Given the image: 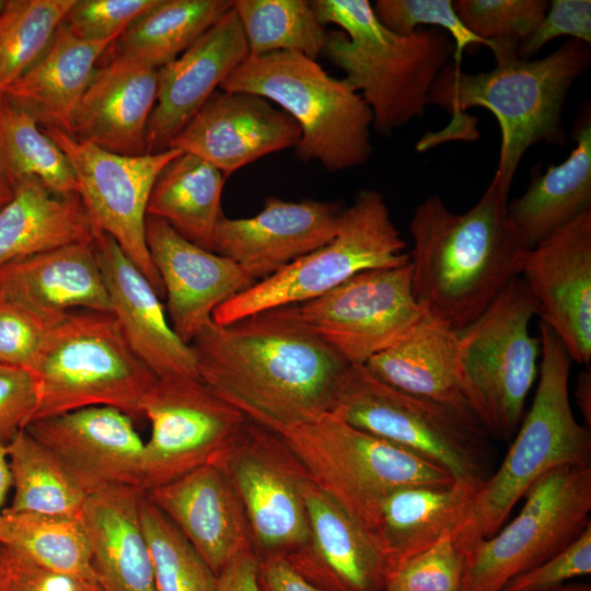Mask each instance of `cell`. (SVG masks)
I'll return each instance as SVG.
<instances>
[{"mask_svg": "<svg viewBox=\"0 0 591 591\" xmlns=\"http://www.w3.org/2000/svg\"><path fill=\"white\" fill-rule=\"evenodd\" d=\"M36 403L35 381L27 370H0V443L7 444L30 424Z\"/></svg>", "mask_w": 591, "mask_h": 591, "instance_id": "50", "label": "cell"}, {"mask_svg": "<svg viewBox=\"0 0 591 591\" xmlns=\"http://www.w3.org/2000/svg\"><path fill=\"white\" fill-rule=\"evenodd\" d=\"M591 573V523L564 549L511 579L502 591H546Z\"/></svg>", "mask_w": 591, "mask_h": 591, "instance_id": "46", "label": "cell"}, {"mask_svg": "<svg viewBox=\"0 0 591 591\" xmlns=\"http://www.w3.org/2000/svg\"><path fill=\"white\" fill-rule=\"evenodd\" d=\"M225 179L210 163L182 152L158 175L147 216L164 220L189 242L212 251L217 225L224 216L221 195Z\"/></svg>", "mask_w": 591, "mask_h": 591, "instance_id": "34", "label": "cell"}, {"mask_svg": "<svg viewBox=\"0 0 591 591\" xmlns=\"http://www.w3.org/2000/svg\"><path fill=\"white\" fill-rule=\"evenodd\" d=\"M545 0H457L454 8L465 27L477 37L493 40L530 36L543 20Z\"/></svg>", "mask_w": 591, "mask_h": 591, "instance_id": "43", "label": "cell"}, {"mask_svg": "<svg viewBox=\"0 0 591 591\" xmlns=\"http://www.w3.org/2000/svg\"><path fill=\"white\" fill-rule=\"evenodd\" d=\"M538 305L521 277L459 332L457 372L463 395L484 429L512 437L538 373L540 340L530 334Z\"/></svg>", "mask_w": 591, "mask_h": 591, "instance_id": "9", "label": "cell"}, {"mask_svg": "<svg viewBox=\"0 0 591 591\" xmlns=\"http://www.w3.org/2000/svg\"><path fill=\"white\" fill-rule=\"evenodd\" d=\"M300 136L298 124L268 100L218 89L170 148L205 160L228 177L267 154L296 148Z\"/></svg>", "mask_w": 591, "mask_h": 591, "instance_id": "19", "label": "cell"}, {"mask_svg": "<svg viewBox=\"0 0 591 591\" xmlns=\"http://www.w3.org/2000/svg\"><path fill=\"white\" fill-rule=\"evenodd\" d=\"M478 488L461 482L412 485L383 498L368 532L383 557L387 580L408 559L452 534Z\"/></svg>", "mask_w": 591, "mask_h": 591, "instance_id": "29", "label": "cell"}, {"mask_svg": "<svg viewBox=\"0 0 591 591\" xmlns=\"http://www.w3.org/2000/svg\"><path fill=\"white\" fill-rule=\"evenodd\" d=\"M559 36L591 43V1L552 0L534 32L518 45V55L531 59L547 43Z\"/></svg>", "mask_w": 591, "mask_h": 591, "instance_id": "48", "label": "cell"}, {"mask_svg": "<svg viewBox=\"0 0 591 591\" xmlns=\"http://www.w3.org/2000/svg\"><path fill=\"white\" fill-rule=\"evenodd\" d=\"M8 366L0 364V370L7 368Z\"/></svg>", "mask_w": 591, "mask_h": 591, "instance_id": "57", "label": "cell"}, {"mask_svg": "<svg viewBox=\"0 0 591 591\" xmlns=\"http://www.w3.org/2000/svg\"><path fill=\"white\" fill-rule=\"evenodd\" d=\"M218 591H262L258 557L254 549L239 553L217 575Z\"/></svg>", "mask_w": 591, "mask_h": 591, "instance_id": "52", "label": "cell"}, {"mask_svg": "<svg viewBox=\"0 0 591 591\" xmlns=\"http://www.w3.org/2000/svg\"><path fill=\"white\" fill-rule=\"evenodd\" d=\"M457 344L459 332L425 312L401 339L364 366L398 391L471 410L459 379Z\"/></svg>", "mask_w": 591, "mask_h": 591, "instance_id": "32", "label": "cell"}, {"mask_svg": "<svg viewBox=\"0 0 591 591\" xmlns=\"http://www.w3.org/2000/svg\"><path fill=\"white\" fill-rule=\"evenodd\" d=\"M143 494L138 487L105 488L90 494L80 512L103 591H155L140 517Z\"/></svg>", "mask_w": 591, "mask_h": 591, "instance_id": "28", "label": "cell"}, {"mask_svg": "<svg viewBox=\"0 0 591 591\" xmlns=\"http://www.w3.org/2000/svg\"><path fill=\"white\" fill-rule=\"evenodd\" d=\"M232 8L233 0H157L113 40L104 56L160 69Z\"/></svg>", "mask_w": 591, "mask_h": 591, "instance_id": "35", "label": "cell"}, {"mask_svg": "<svg viewBox=\"0 0 591 591\" xmlns=\"http://www.w3.org/2000/svg\"><path fill=\"white\" fill-rule=\"evenodd\" d=\"M281 437L310 479L369 530L380 502L412 485L449 486L441 466L362 431L332 414L293 427Z\"/></svg>", "mask_w": 591, "mask_h": 591, "instance_id": "10", "label": "cell"}, {"mask_svg": "<svg viewBox=\"0 0 591 591\" xmlns=\"http://www.w3.org/2000/svg\"><path fill=\"white\" fill-rule=\"evenodd\" d=\"M140 517L155 591H218L217 575L146 494L140 503Z\"/></svg>", "mask_w": 591, "mask_h": 591, "instance_id": "41", "label": "cell"}, {"mask_svg": "<svg viewBox=\"0 0 591 591\" xmlns=\"http://www.w3.org/2000/svg\"><path fill=\"white\" fill-rule=\"evenodd\" d=\"M220 89L275 103L299 126L297 157L328 172L363 165L372 154L373 116L361 95L315 59L296 51L247 57Z\"/></svg>", "mask_w": 591, "mask_h": 591, "instance_id": "6", "label": "cell"}, {"mask_svg": "<svg viewBox=\"0 0 591 591\" xmlns=\"http://www.w3.org/2000/svg\"><path fill=\"white\" fill-rule=\"evenodd\" d=\"M28 372L37 393L30 424L90 406L139 417L142 398L158 379L113 313L91 310L69 311L51 324Z\"/></svg>", "mask_w": 591, "mask_h": 591, "instance_id": "7", "label": "cell"}, {"mask_svg": "<svg viewBox=\"0 0 591 591\" xmlns=\"http://www.w3.org/2000/svg\"><path fill=\"white\" fill-rule=\"evenodd\" d=\"M49 326L25 306L0 298V364L28 371Z\"/></svg>", "mask_w": 591, "mask_h": 591, "instance_id": "47", "label": "cell"}, {"mask_svg": "<svg viewBox=\"0 0 591 591\" xmlns=\"http://www.w3.org/2000/svg\"><path fill=\"white\" fill-rule=\"evenodd\" d=\"M233 11L248 55L296 51L316 59L324 51L327 32L311 1L234 0Z\"/></svg>", "mask_w": 591, "mask_h": 591, "instance_id": "38", "label": "cell"}, {"mask_svg": "<svg viewBox=\"0 0 591 591\" xmlns=\"http://www.w3.org/2000/svg\"><path fill=\"white\" fill-rule=\"evenodd\" d=\"M144 494L216 575L239 553L254 549L243 505L221 466L197 467Z\"/></svg>", "mask_w": 591, "mask_h": 591, "instance_id": "23", "label": "cell"}, {"mask_svg": "<svg viewBox=\"0 0 591 591\" xmlns=\"http://www.w3.org/2000/svg\"><path fill=\"white\" fill-rule=\"evenodd\" d=\"M520 277L571 361L591 360V210L529 251Z\"/></svg>", "mask_w": 591, "mask_h": 591, "instance_id": "17", "label": "cell"}, {"mask_svg": "<svg viewBox=\"0 0 591 591\" xmlns=\"http://www.w3.org/2000/svg\"><path fill=\"white\" fill-rule=\"evenodd\" d=\"M99 230L78 194H58L36 177H22L0 208V268L73 244H93Z\"/></svg>", "mask_w": 591, "mask_h": 591, "instance_id": "31", "label": "cell"}, {"mask_svg": "<svg viewBox=\"0 0 591 591\" xmlns=\"http://www.w3.org/2000/svg\"><path fill=\"white\" fill-rule=\"evenodd\" d=\"M2 97H3V96L0 95V101H1Z\"/></svg>", "mask_w": 591, "mask_h": 591, "instance_id": "58", "label": "cell"}, {"mask_svg": "<svg viewBox=\"0 0 591 591\" xmlns=\"http://www.w3.org/2000/svg\"><path fill=\"white\" fill-rule=\"evenodd\" d=\"M0 591H103L100 583L49 571L0 544Z\"/></svg>", "mask_w": 591, "mask_h": 591, "instance_id": "49", "label": "cell"}, {"mask_svg": "<svg viewBox=\"0 0 591 591\" xmlns=\"http://www.w3.org/2000/svg\"><path fill=\"white\" fill-rule=\"evenodd\" d=\"M542 361L531 408L498 470L479 486L452 532L463 553L494 535L529 488L554 468L591 466L590 429L569 401L571 359L558 336L540 321Z\"/></svg>", "mask_w": 591, "mask_h": 591, "instance_id": "5", "label": "cell"}, {"mask_svg": "<svg viewBox=\"0 0 591 591\" xmlns=\"http://www.w3.org/2000/svg\"><path fill=\"white\" fill-rule=\"evenodd\" d=\"M11 512L78 517L89 496L61 461L25 428L5 444Z\"/></svg>", "mask_w": 591, "mask_h": 591, "instance_id": "36", "label": "cell"}, {"mask_svg": "<svg viewBox=\"0 0 591 591\" xmlns=\"http://www.w3.org/2000/svg\"><path fill=\"white\" fill-rule=\"evenodd\" d=\"M344 208L335 202L269 196L252 218L219 221L212 252L234 262L256 282L329 242Z\"/></svg>", "mask_w": 591, "mask_h": 591, "instance_id": "20", "label": "cell"}, {"mask_svg": "<svg viewBox=\"0 0 591 591\" xmlns=\"http://www.w3.org/2000/svg\"><path fill=\"white\" fill-rule=\"evenodd\" d=\"M546 591H591V586L589 583L572 582V583H565L560 587L546 590Z\"/></svg>", "mask_w": 591, "mask_h": 591, "instance_id": "56", "label": "cell"}, {"mask_svg": "<svg viewBox=\"0 0 591 591\" xmlns=\"http://www.w3.org/2000/svg\"><path fill=\"white\" fill-rule=\"evenodd\" d=\"M329 414L433 462L455 482L479 487L488 477V432L473 412L398 391L364 364L347 368Z\"/></svg>", "mask_w": 591, "mask_h": 591, "instance_id": "8", "label": "cell"}, {"mask_svg": "<svg viewBox=\"0 0 591 591\" xmlns=\"http://www.w3.org/2000/svg\"><path fill=\"white\" fill-rule=\"evenodd\" d=\"M151 432L143 448V491L222 461L247 419L198 378H158L142 398Z\"/></svg>", "mask_w": 591, "mask_h": 591, "instance_id": "13", "label": "cell"}, {"mask_svg": "<svg viewBox=\"0 0 591 591\" xmlns=\"http://www.w3.org/2000/svg\"><path fill=\"white\" fill-rule=\"evenodd\" d=\"M25 429L89 495L109 487L141 488L144 442L126 413L90 406L35 420Z\"/></svg>", "mask_w": 591, "mask_h": 591, "instance_id": "18", "label": "cell"}, {"mask_svg": "<svg viewBox=\"0 0 591 591\" xmlns=\"http://www.w3.org/2000/svg\"><path fill=\"white\" fill-rule=\"evenodd\" d=\"M575 398L579 410L583 417L584 426L591 428V372L588 370L579 373L576 387Z\"/></svg>", "mask_w": 591, "mask_h": 591, "instance_id": "53", "label": "cell"}, {"mask_svg": "<svg viewBox=\"0 0 591 591\" xmlns=\"http://www.w3.org/2000/svg\"><path fill=\"white\" fill-rule=\"evenodd\" d=\"M258 582L262 591H323L302 578L279 556L258 558Z\"/></svg>", "mask_w": 591, "mask_h": 591, "instance_id": "51", "label": "cell"}, {"mask_svg": "<svg viewBox=\"0 0 591 591\" xmlns=\"http://www.w3.org/2000/svg\"><path fill=\"white\" fill-rule=\"evenodd\" d=\"M0 298L31 310L49 325L73 310L111 312L93 244H73L0 268Z\"/></svg>", "mask_w": 591, "mask_h": 591, "instance_id": "27", "label": "cell"}, {"mask_svg": "<svg viewBox=\"0 0 591 591\" xmlns=\"http://www.w3.org/2000/svg\"><path fill=\"white\" fill-rule=\"evenodd\" d=\"M40 128L67 155L77 178V194L95 228L117 242L162 297L164 287L146 242L147 206L158 175L182 151L170 148L123 155L59 129Z\"/></svg>", "mask_w": 591, "mask_h": 591, "instance_id": "15", "label": "cell"}, {"mask_svg": "<svg viewBox=\"0 0 591 591\" xmlns=\"http://www.w3.org/2000/svg\"><path fill=\"white\" fill-rule=\"evenodd\" d=\"M219 466L240 497L258 558H287L309 543L310 477L280 434L247 420Z\"/></svg>", "mask_w": 591, "mask_h": 591, "instance_id": "14", "label": "cell"}, {"mask_svg": "<svg viewBox=\"0 0 591 591\" xmlns=\"http://www.w3.org/2000/svg\"><path fill=\"white\" fill-rule=\"evenodd\" d=\"M326 25L324 55L371 109L373 127L383 135L421 118L431 86L454 56L450 36L434 27L408 35L386 28L368 0H314Z\"/></svg>", "mask_w": 591, "mask_h": 591, "instance_id": "4", "label": "cell"}, {"mask_svg": "<svg viewBox=\"0 0 591 591\" xmlns=\"http://www.w3.org/2000/svg\"><path fill=\"white\" fill-rule=\"evenodd\" d=\"M0 166L18 181L36 177L58 194H77L67 155L33 116L5 97L0 101Z\"/></svg>", "mask_w": 591, "mask_h": 591, "instance_id": "39", "label": "cell"}, {"mask_svg": "<svg viewBox=\"0 0 591 591\" xmlns=\"http://www.w3.org/2000/svg\"><path fill=\"white\" fill-rule=\"evenodd\" d=\"M94 247L105 279L111 313L136 355L158 378H198L189 345L172 329L161 297L143 274L108 234L100 233Z\"/></svg>", "mask_w": 591, "mask_h": 591, "instance_id": "25", "label": "cell"}, {"mask_svg": "<svg viewBox=\"0 0 591 591\" xmlns=\"http://www.w3.org/2000/svg\"><path fill=\"white\" fill-rule=\"evenodd\" d=\"M304 498L310 540L288 564L323 591H385V563L363 524L311 479Z\"/></svg>", "mask_w": 591, "mask_h": 591, "instance_id": "24", "label": "cell"}, {"mask_svg": "<svg viewBox=\"0 0 591 591\" xmlns=\"http://www.w3.org/2000/svg\"><path fill=\"white\" fill-rule=\"evenodd\" d=\"M509 192L493 178L467 211H451L430 196L409 221V266L420 308L460 332L515 278L529 248L508 213Z\"/></svg>", "mask_w": 591, "mask_h": 591, "instance_id": "2", "label": "cell"}, {"mask_svg": "<svg viewBox=\"0 0 591 591\" xmlns=\"http://www.w3.org/2000/svg\"><path fill=\"white\" fill-rule=\"evenodd\" d=\"M113 40L80 39L61 23L46 53L3 97L27 112L40 127L70 135L79 101Z\"/></svg>", "mask_w": 591, "mask_h": 591, "instance_id": "30", "label": "cell"}, {"mask_svg": "<svg viewBox=\"0 0 591 591\" xmlns=\"http://www.w3.org/2000/svg\"><path fill=\"white\" fill-rule=\"evenodd\" d=\"M189 347L201 382L280 436L331 413L350 366L302 322L296 304L211 321Z\"/></svg>", "mask_w": 591, "mask_h": 591, "instance_id": "1", "label": "cell"}, {"mask_svg": "<svg viewBox=\"0 0 591 591\" xmlns=\"http://www.w3.org/2000/svg\"><path fill=\"white\" fill-rule=\"evenodd\" d=\"M372 8L386 28L401 35L427 26L445 32L453 39V61L457 63L470 47L484 45L490 48L493 45L465 27L452 0H376Z\"/></svg>", "mask_w": 591, "mask_h": 591, "instance_id": "42", "label": "cell"}, {"mask_svg": "<svg viewBox=\"0 0 591 591\" xmlns=\"http://www.w3.org/2000/svg\"><path fill=\"white\" fill-rule=\"evenodd\" d=\"M11 487V474L9 468L5 444L0 443V520L2 517V503Z\"/></svg>", "mask_w": 591, "mask_h": 591, "instance_id": "54", "label": "cell"}, {"mask_svg": "<svg viewBox=\"0 0 591 591\" xmlns=\"http://www.w3.org/2000/svg\"><path fill=\"white\" fill-rule=\"evenodd\" d=\"M157 0H76L62 24L76 37L100 42L117 38Z\"/></svg>", "mask_w": 591, "mask_h": 591, "instance_id": "45", "label": "cell"}, {"mask_svg": "<svg viewBox=\"0 0 591 591\" xmlns=\"http://www.w3.org/2000/svg\"><path fill=\"white\" fill-rule=\"evenodd\" d=\"M247 55V43L232 8L176 59L158 69L146 153L170 149L175 136Z\"/></svg>", "mask_w": 591, "mask_h": 591, "instance_id": "22", "label": "cell"}, {"mask_svg": "<svg viewBox=\"0 0 591 591\" xmlns=\"http://www.w3.org/2000/svg\"><path fill=\"white\" fill-rule=\"evenodd\" d=\"M146 242L164 287L170 325L187 345L218 306L256 283L234 262L189 242L162 219L146 217Z\"/></svg>", "mask_w": 591, "mask_h": 591, "instance_id": "21", "label": "cell"}, {"mask_svg": "<svg viewBox=\"0 0 591 591\" xmlns=\"http://www.w3.org/2000/svg\"><path fill=\"white\" fill-rule=\"evenodd\" d=\"M409 262L382 194L366 188L344 208L334 237L216 309L212 321L239 318L315 299L364 270Z\"/></svg>", "mask_w": 591, "mask_h": 591, "instance_id": "11", "label": "cell"}, {"mask_svg": "<svg viewBox=\"0 0 591 591\" xmlns=\"http://www.w3.org/2000/svg\"><path fill=\"white\" fill-rule=\"evenodd\" d=\"M518 40H493L496 65L489 71L471 73L449 61L437 76L429 104L453 118L471 107L489 111L500 130L498 166L494 178L510 190L526 151L540 143L563 146L566 134L563 111L567 95L590 63V47L568 39L538 59L518 55Z\"/></svg>", "mask_w": 591, "mask_h": 591, "instance_id": "3", "label": "cell"}, {"mask_svg": "<svg viewBox=\"0 0 591 591\" xmlns=\"http://www.w3.org/2000/svg\"><path fill=\"white\" fill-rule=\"evenodd\" d=\"M76 108L70 135L123 155L146 153L158 69L103 55Z\"/></svg>", "mask_w": 591, "mask_h": 591, "instance_id": "26", "label": "cell"}, {"mask_svg": "<svg viewBox=\"0 0 591 591\" xmlns=\"http://www.w3.org/2000/svg\"><path fill=\"white\" fill-rule=\"evenodd\" d=\"M76 0H0V95L46 53Z\"/></svg>", "mask_w": 591, "mask_h": 591, "instance_id": "40", "label": "cell"}, {"mask_svg": "<svg viewBox=\"0 0 591 591\" xmlns=\"http://www.w3.org/2000/svg\"><path fill=\"white\" fill-rule=\"evenodd\" d=\"M576 144L559 164L535 175L520 197L508 202L510 221L532 250L545 239L591 210V120L575 128Z\"/></svg>", "mask_w": 591, "mask_h": 591, "instance_id": "33", "label": "cell"}, {"mask_svg": "<svg viewBox=\"0 0 591 591\" xmlns=\"http://www.w3.org/2000/svg\"><path fill=\"white\" fill-rule=\"evenodd\" d=\"M0 544L49 571L99 583L80 515L11 512L4 508Z\"/></svg>", "mask_w": 591, "mask_h": 591, "instance_id": "37", "label": "cell"}, {"mask_svg": "<svg viewBox=\"0 0 591 591\" xmlns=\"http://www.w3.org/2000/svg\"><path fill=\"white\" fill-rule=\"evenodd\" d=\"M19 181L0 166V208L12 199Z\"/></svg>", "mask_w": 591, "mask_h": 591, "instance_id": "55", "label": "cell"}, {"mask_svg": "<svg viewBox=\"0 0 591 591\" xmlns=\"http://www.w3.org/2000/svg\"><path fill=\"white\" fill-rule=\"evenodd\" d=\"M524 497L515 518L462 553L460 591H502L572 543L591 523V466L554 468Z\"/></svg>", "mask_w": 591, "mask_h": 591, "instance_id": "12", "label": "cell"}, {"mask_svg": "<svg viewBox=\"0 0 591 591\" xmlns=\"http://www.w3.org/2000/svg\"><path fill=\"white\" fill-rule=\"evenodd\" d=\"M463 572V554L449 533L401 566L385 591H460Z\"/></svg>", "mask_w": 591, "mask_h": 591, "instance_id": "44", "label": "cell"}, {"mask_svg": "<svg viewBox=\"0 0 591 591\" xmlns=\"http://www.w3.org/2000/svg\"><path fill=\"white\" fill-rule=\"evenodd\" d=\"M302 322L349 364H366L424 315L405 265L356 274L324 294L296 304Z\"/></svg>", "mask_w": 591, "mask_h": 591, "instance_id": "16", "label": "cell"}]
</instances>
